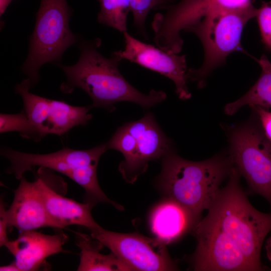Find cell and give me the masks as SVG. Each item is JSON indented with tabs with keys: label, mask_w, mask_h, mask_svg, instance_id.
I'll list each match as a JSON object with an SVG mask.
<instances>
[{
	"label": "cell",
	"mask_w": 271,
	"mask_h": 271,
	"mask_svg": "<svg viewBox=\"0 0 271 271\" xmlns=\"http://www.w3.org/2000/svg\"><path fill=\"white\" fill-rule=\"evenodd\" d=\"M101 40L79 39L78 61L73 65L57 64L65 74L66 80L60 85L61 91L72 93L75 88L84 90L92 101V107L102 108L108 112L115 110L114 104L120 101L137 103L149 108L165 100L166 93L161 90H151L143 93L132 86L122 76L118 69L122 60L117 51L109 58L98 50Z\"/></svg>",
	"instance_id": "obj_1"
},
{
	"label": "cell",
	"mask_w": 271,
	"mask_h": 271,
	"mask_svg": "<svg viewBox=\"0 0 271 271\" xmlns=\"http://www.w3.org/2000/svg\"><path fill=\"white\" fill-rule=\"evenodd\" d=\"M233 165L225 186L220 188L201 221L224 233L241 250L254 271L268 270L261 262L264 238L271 231V213L256 209L249 202Z\"/></svg>",
	"instance_id": "obj_2"
},
{
	"label": "cell",
	"mask_w": 271,
	"mask_h": 271,
	"mask_svg": "<svg viewBox=\"0 0 271 271\" xmlns=\"http://www.w3.org/2000/svg\"><path fill=\"white\" fill-rule=\"evenodd\" d=\"M157 179L166 197L172 198L202 218L233 166L228 152L207 160L192 161L182 158L174 150L161 159Z\"/></svg>",
	"instance_id": "obj_3"
},
{
	"label": "cell",
	"mask_w": 271,
	"mask_h": 271,
	"mask_svg": "<svg viewBox=\"0 0 271 271\" xmlns=\"http://www.w3.org/2000/svg\"><path fill=\"white\" fill-rule=\"evenodd\" d=\"M257 8L246 7L215 12L202 19L184 32L195 34L201 41L204 61L199 68L188 69V80L204 88L207 78L216 68L223 65L227 57L242 49L241 37L246 23L256 17Z\"/></svg>",
	"instance_id": "obj_4"
},
{
	"label": "cell",
	"mask_w": 271,
	"mask_h": 271,
	"mask_svg": "<svg viewBox=\"0 0 271 271\" xmlns=\"http://www.w3.org/2000/svg\"><path fill=\"white\" fill-rule=\"evenodd\" d=\"M72 11L67 0H41L28 55L22 66L31 88L40 80L41 66L60 61L65 51L78 42L79 38L69 26Z\"/></svg>",
	"instance_id": "obj_5"
},
{
	"label": "cell",
	"mask_w": 271,
	"mask_h": 271,
	"mask_svg": "<svg viewBox=\"0 0 271 271\" xmlns=\"http://www.w3.org/2000/svg\"><path fill=\"white\" fill-rule=\"evenodd\" d=\"M106 144L108 150L118 151L124 156L118 169L126 182L130 183L147 170L150 161L161 160L175 150L171 140L150 112L119 127Z\"/></svg>",
	"instance_id": "obj_6"
},
{
	"label": "cell",
	"mask_w": 271,
	"mask_h": 271,
	"mask_svg": "<svg viewBox=\"0 0 271 271\" xmlns=\"http://www.w3.org/2000/svg\"><path fill=\"white\" fill-rule=\"evenodd\" d=\"M255 115L228 131V153L249 193L263 197L271 208V142Z\"/></svg>",
	"instance_id": "obj_7"
},
{
	"label": "cell",
	"mask_w": 271,
	"mask_h": 271,
	"mask_svg": "<svg viewBox=\"0 0 271 271\" xmlns=\"http://www.w3.org/2000/svg\"><path fill=\"white\" fill-rule=\"evenodd\" d=\"M254 0H181L175 5H165L160 8L164 13L155 15L152 28L154 41L158 47L179 54L183 40L180 33L203 18L218 11L246 7Z\"/></svg>",
	"instance_id": "obj_8"
},
{
	"label": "cell",
	"mask_w": 271,
	"mask_h": 271,
	"mask_svg": "<svg viewBox=\"0 0 271 271\" xmlns=\"http://www.w3.org/2000/svg\"><path fill=\"white\" fill-rule=\"evenodd\" d=\"M90 235L107 247L132 270H177L169 256L166 244L155 237L139 233H118L102 227L92 230Z\"/></svg>",
	"instance_id": "obj_9"
},
{
	"label": "cell",
	"mask_w": 271,
	"mask_h": 271,
	"mask_svg": "<svg viewBox=\"0 0 271 271\" xmlns=\"http://www.w3.org/2000/svg\"><path fill=\"white\" fill-rule=\"evenodd\" d=\"M31 88L30 81L27 78L17 84L15 92L21 95L23 109L44 137L48 134L62 136L75 126L87 125L92 119V114L88 113L92 105L73 106L33 94Z\"/></svg>",
	"instance_id": "obj_10"
},
{
	"label": "cell",
	"mask_w": 271,
	"mask_h": 271,
	"mask_svg": "<svg viewBox=\"0 0 271 271\" xmlns=\"http://www.w3.org/2000/svg\"><path fill=\"white\" fill-rule=\"evenodd\" d=\"M107 150L106 143L87 150L65 147L46 154L25 153L2 147L0 154L10 162L5 173L14 175L18 180H20L26 172L32 171L37 167L58 172L71 179L84 167L98 164L101 156Z\"/></svg>",
	"instance_id": "obj_11"
},
{
	"label": "cell",
	"mask_w": 271,
	"mask_h": 271,
	"mask_svg": "<svg viewBox=\"0 0 271 271\" xmlns=\"http://www.w3.org/2000/svg\"><path fill=\"white\" fill-rule=\"evenodd\" d=\"M197 243L192 256L196 271H254L239 248L224 233L201 220L193 230Z\"/></svg>",
	"instance_id": "obj_12"
},
{
	"label": "cell",
	"mask_w": 271,
	"mask_h": 271,
	"mask_svg": "<svg viewBox=\"0 0 271 271\" xmlns=\"http://www.w3.org/2000/svg\"><path fill=\"white\" fill-rule=\"evenodd\" d=\"M123 35L124 48L117 51L122 60H127L168 78L174 82L176 93L180 99L191 98V94L187 86L185 55H179L146 43L127 32Z\"/></svg>",
	"instance_id": "obj_13"
},
{
	"label": "cell",
	"mask_w": 271,
	"mask_h": 271,
	"mask_svg": "<svg viewBox=\"0 0 271 271\" xmlns=\"http://www.w3.org/2000/svg\"><path fill=\"white\" fill-rule=\"evenodd\" d=\"M52 171L47 168L39 167L35 179L55 228L63 229L67 226L76 225L84 226L90 231L101 228L91 215L92 207L65 197L52 187L56 176Z\"/></svg>",
	"instance_id": "obj_14"
},
{
	"label": "cell",
	"mask_w": 271,
	"mask_h": 271,
	"mask_svg": "<svg viewBox=\"0 0 271 271\" xmlns=\"http://www.w3.org/2000/svg\"><path fill=\"white\" fill-rule=\"evenodd\" d=\"M14 191V199L6 215L8 228L21 231L35 230L45 227L55 228L49 217L37 182L27 180L24 175Z\"/></svg>",
	"instance_id": "obj_15"
},
{
	"label": "cell",
	"mask_w": 271,
	"mask_h": 271,
	"mask_svg": "<svg viewBox=\"0 0 271 271\" xmlns=\"http://www.w3.org/2000/svg\"><path fill=\"white\" fill-rule=\"evenodd\" d=\"M68 239L64 233L45 234L35 230L21 231L5 246L15 258L20 271L37 270L51 255L63 251Z\"/></svg>",
	"instance_id": "obj_16"
},
{
	"label": "cell",
	"mask_w": 271,
	"mask_h": 271,
	"mask_svg": "<svg viewBox=\"0 0 271 271\" xmlns=\"http://www.w3.org/2000/svg\"><path fill=\"white\" fill-rule=\"evenodd\" d=\"M201 219L177 201L165 197L152 209L149 224L155 237L167 245L193 231Z\"/></svg>",
	"instance_id": "obj_17"
},
{
	"label": "cell",
	"mask_w": 271,
	"mask_h": 271,
	"mask_svg": "<svg viewBox=\"0 0 271 271\" xmlns=\"http://www.w3.org/2000/svg\"><path fill=\"white\" fill-rule=\"evenodd\" d=\"M75 241L80 248V262L78 271H129L132 270L113 253L107 255L100 252L104 245L91 235L75 232Z\"/></svg>",
	"instance_id": "obj_18"
},
{
	"label": "cell",
	"mask_w": 271,
	"mask_h": 271,
	"mask_svg": "<svg viewBox=\"0 0 271 271\" xmlns=\"http://www.w3.org/2000/svg\"><path fill=\"white\" fill-rule=\"evenodd\" d=\"M256 60L261 69L258 79L241 97L224 106L225 114L233 115L246 105L258 106L267 110L271 108V62L265 55Z\"/></svg>",
	"instance_id": "obj_19"
},
{
	"label": "cell",
	"mask_w": 271,
	"mask_h": 271,
	"mask_svg": "<svg viewBox=\"0 0 271 271\" xmlns=\"http://www.w3.org/2000/svg\"><path fill=\"white\" fill-rule=\"evenodd\" d=\"M100 12L97 21L122 33L127 32V19L131 11L129 0H98Z\"/></svg>",
	"instance_id": "obj_20"
},
{
	"label": "cell",
	"mask_w": 271,
	"mask_h": 271,
	"mask_svg": "<svg viewBox=\"0 0 271 271\" xmlns=\"http://www.w3.org/2000/svg\"><path fill=\"white\" fill-rule=\"evenodd\" d=\"M16 131L23 138L40 142L44 137L32 124L23 109L16 114H0L1 133Z\"/></svg>",
	"instance_id": "obj_21"
},
{
	"label": "cell",
	"mask_w": 271,
	"mask_h": 271,
	"mask_svg": "<svg viewBox=\"0 0 271 271\" xmlns=\"http://www.w3.org/2000/svg\"><path fill=\"white\" fill-rule=\"evenodd\" d=\"M134 25L142 33H145V24L149 12L156 7L167 5L163 0H129Z\"/></svg>",
	"instance_id": "obj_22"
},
{
	"label": "cell",
	"mask_w": 271,
	"mask_h": 271,
	"mask_svg": "<svg viewBox=\"0 0 271 271\" xmlns=\"http://www.w3.org/2000/svg\"><path fill=\"white\" fill-rule=\"evenodd\" d=\"M255 18L259 29L261 41L265 48L271 52V1L262 2Z\"/></svg>",
	"instance_id": "obj_23"
},
{
	"label": "cell",
	"mask_w": 271,
	"mask_h": 271,
	"mask_svg": "<svg viewBox=\"0 0 271 271\" xmlns=\"http://www.w3.org/2000/svg\"><path fill=\"white\" fill-rule=\"evenodd\" d=\"M250 107L257 116L265 136L271 142V111L258 106Z\"/></svg>",
	"instance_id": "obj_24"
},
{
	"label": "cell",
	"mask_w": 271,
	"mask_h": 271,
	"mask_svg": "<svg viewBox=\"0 0 271 271\" xmlns=\"http://www.w3.org/2000/svg\"><path fill=\"white\" fill-rule=\"evenodd\" d=\"M6 210L3 200L0 201V246H5L10 240L7 230L8 229V222Z\"/></svg>",
	"instance_id": "obj_25"
},
{
	"label": "cell",
	"mask_w": 271,
	"mask_h": 271,
	"mask_svg": "<svg viewBox=\"0 0 271 271\" xmlns=\"http://www.w3.org/2000/svg\"><path fill=\"white\" fill-rule=\"evenodd\" d=\"M1 271H20L19 267L16 264L14 261L9 264L1 266L0 267Z\"/></svg>",
	"instance_id": "obj_26"
},
{
	"label": "cell",
	"mask_w": 271,
	"mask_h": 271,
	"mask_svg": "<svg viewBox=\"0 0 271 271\" xmlns=\"http://www.w3.org/2000/svg\"><path fill=\"white\" fill-rule=\"evenodd\" d=\"M265 248L267 257L271 261V236L266 240L265 243Z\"/></svg>",
	"instance_id": "obj_27"
},
{
	"label": "cell",
	"mask_w": 271,
	"mask_h": 271,
	"mask_svg": "<svg viewBox=\"0 0 271 271\" xmlns=\"http://www.w3.org/2000/svg\"><path fill=\"white\" fill-rule=\"evenodd\" d=\"M13 0H0V14L1 16L4 14L7 8Z\"/></svg>",
	"instance_id": "obj_28"
},
{
	"label": "cell",
	"mask_w": 271,
	"mask_h": 271,
	"mask_svg": "<svg viewBox=\"0 0 271 271\" xmlns=\"http://www.w3.org/2000/svg\"><path fill=\"white\" fill-rule=\"evenodd\" d=\"M165 2L168 4L169 3H173L174 0H163Z\"/></svg>",
	"instance_id": "obj_29"
}]
</instances>
